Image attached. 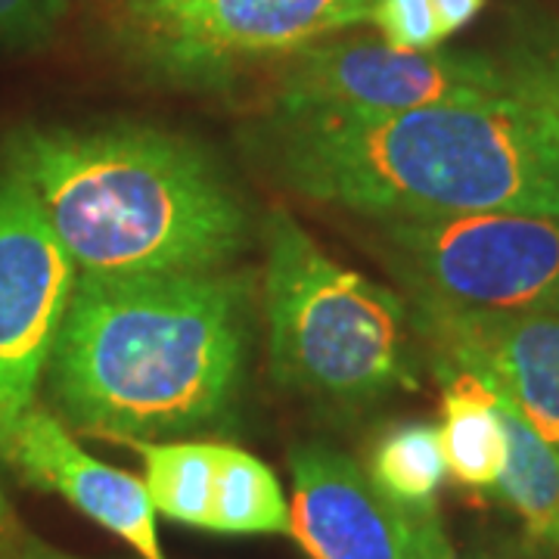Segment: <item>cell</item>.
I'll list each match as a JSON object with an SVG mask.
<instances>
[{
  "label": "cell",
  "mask_w": 559,
  "mask_h": 559,
  "mask_svg": "<svg viewBox=\"0 0 559 559\" xmlns=\"http://www.w3.org/2000/svg\"><path fill=\"white\" fill-rule=\"evenodd\" d=\"M500 94H510V79L485 60L399 50L385 40H333L286 53L271 91V116L382 119Z\"/></svg>",
  "instance_id": "cell-6"
},
{
  "label": "cell",
  "mask_w": 559,
  "mask_h": 559,
  "mask_svg": "<svg viewBox=\"0 0 559 559\" xmlns=\"http://www.w3.org/2000/svg\"><path fill=\"white\" fill-rule=\"evenodd\" d=\"M444 476L448 463L439 429L429 423L392 426L382 432L370 457V479L399 510L436 507Z\"/></svg>",
  "instance_id": "cell-16"
},
{
  "label": "cell",
  "mask_w": 559,
  "mask_h": 559,
  "mask_svg": "<svg viewBox=\"0 0 559 559\" xmlns=\"http://www.w3.org/2000/svg\"><path fill=\"white\" fill-rule=\"evenodd\" d=\"M62 13L66 0H0V47H38L57 32Z\"/></svg>",
  "instance_id": "cell-18"
},
{
  "label": "cell",
  "mask_w": 559,
  "mask_h": 559,
  "mask_svg": "<svg viewBox=\"0 0 559 559\" xmlns=\"http://www.w3.org/2000/svg\"><path fill=\"white\" fill-rule=\"evenodd\" d=\"M507 79H510V87L516 94H522L525 100L535 103L540 112L550 119V124H554V131H557L559 138V62H516L507 72Z\"/></svg>",
  "instance_id": "cell-19"
},
{
  "label": "cell",
  "mask_w": 559,
  "mask_h": 559,
  "mask_svg": "<svg viewBox=\"0 0 559 559\" xmlns=\"http://www.w3.org/2000/svg\"><path fill=\"white\" fill-rule=\"evenodd\" d=\"M25 538H28V532L20 525L13 507H10V500H7L3 488H0V559L20 557Z\"/></svg>",
  "instance_id": "cell-22"
},
{
  "label": "cell",
  "mask_w": 559,
  "mask_h": 559,
  "mask_svg": "<svg viewBox=\"0 0 559 559\" xmlns=\"http://www.w3.org/2000/svg\"><path fill=\"white\" fill-rule=\"evenodd\" d=\"M370 22L380 28L385 44L399 50H436L444 40L432 0H377Z\"/></svg>",
  "instance_id": "cell-17"
},
{
  "label": "cell",
  "mask_w": 559,
  "mask_h": 559,
  "mask_svg": "<svg viewBox=\"0 0 559 559\" xmlns=\"http://www.w3.org/2000/svg\"><path fill=\"white\" fill-rule=\"evenodd\" d=\"M261 296L271 373L283 389L336 404L417 389L404 299L330 259L286 212L264 224Z\"/></svg>",
  "instance_id": "cell-4"
},
{
  "label": "cell",
  "mask_w": 559,
  "mask_h": 559,
  "mask_svg": "<svg viewBox=\"0 0 559 559\" xmlns=\"http://www.w3.org/2000/svg\"><path fill=\"white\" fill-rule=\"evenodd\" d=\"M439 377L444 382L439 439L448 473L463 488L488 491L498 485L507 463V432L498 395L469 370L439 364Z\"/></svg>",
  "instance_id": "cell-12"
},
{
  "label": "cell",
  "mask_w": 559,
  "mask_h": 559,
  "mask_svg": "<svg viewBox=\"0 0 559 559\" xmlns=\"http://www.w3.org/2000/svg\"><path fill=\"white\" fill-rule=\"evenodd\" d=\"M289 535L311 559H404V516L348 454L318 441L289 451Z\"/></svg>",
  "instance_id": "cell-11"
},
{
  "label": "cell",
  "mask_w": 559,
  "mask_h": 559,
  "mask_svg": "<svg viewBox=\"0 0 559 559\" xmlns=\"http://www.w3.org/2000/svg\"><path fill=\"white\" fill-rule=\"evenodd\" d=\"M498 407L507 432V463L495 491L513 507L528 540L559 559V454L510 401L498 395Z\"/></svg>",
  "instance_id": "cell-13"
},
{
  "label": "cell",
  "mask_w": 559,
  "mask_h": 559,
  "mask_svg": "<svg viewBox=\"0 0 559 559\" xmlns=\"http://www.w3.org/2000/svg\"><path fill=\"white\" fill-rule=\"evenodd\" d=\"M16 559H79L72 557V554H62V550H57V547H50V544H44V540L38 538H25V544H22L20 557Z\"/></svg>",
  "instance_id": "cell-24"
},
{
  "label": "cell",
  "mask_w": 559,
  "mask_h": 559,
  "mask_svg": "<svg viewBox=\"0 0 559 559\" xmlns=\"http://www.w3.org/2000/svg\"><path fill=\"white\" fill-rule=\"evenodd\" d=\"M138 50L162 72L212 81L370 20L377 0H124Z\"/></svg>",
  "instance_id": "cell-7"
},
{
  "label": "cell",
  "mask_w": 559,
  "mask_h": 559,
  "mask_svg": "<svg viewBox=\"0 0 559 559\" xmlns=\"http://www.w3.org/2000/svg\"><path fill=\"white\" fill-rule=\"evenodd\" d=\"M411 301L469 314L559 311L557 212H473L380 221Z\"/></svg>",
  "instance_id": "cell-5"
},
{
  "label": "cell",
  "mask_w": 559,
  "mask_h": 559,
  "mask_svg": "<svg viewBox=\"0 0 559 559\" xmlns=\"http://www.w3.org/2000/svg\"><path fill=\"white\" fill-rule=\"evenodd\" d=\"M246 143L289 193L367 218L559 215L557 131L513 87L500 97L439 103L382 119L267 112Z\"/></svg>",
  "instance_id": "cell-1"
},
{
  "label": "cell",
  "mask_w": 559,
  "mask_h": 559,
  "mask_svg": "<svg viewBox=\"0 0 559 559\" xmlns=\"http://www.w3.org/2000/svg\"><path fill=\"white\" fill-rule=\"evenodd\" d=\"M407 318L441 367L488 382L559 454V311L469 314L411 301Z\"/></svg>",
  "instance_id": "cell-9"
},
{
  "label": "cell",
  "mask_w": 559,
  "mask_h": 559,
  "mask_svg": "<svg viewBox=\"0 0 559 559\" xmlns=\"http://www.w3.org/2000/svg\"><path fill=\"white\" fill-rule=\"evenodd\" d=\"M119 444L131 448L143 460V481L156 513L180 525L209 532L218 444L153 439H121Z\"/></svg>",
  "instance_id": "cell-14"
},
{
  "label": "cell",
  "mask_w": 559,
  "mask_h": 559,
  "mask_svg": "<svg viewBox=\"0 0 559 559\" xmlns=\"http://www.w3.org/2000/svg\"><path fill=\"white\" fill-rule=\"evenodd\" d=\"M3 171L38 202L79 274L224 271L249 242L246 202L193 140L146 124H32Z\"/></svg>",
  "instance_id": "cell-2"
},
{
  "label": "cell",
  "mask_w": 559,
  "mask_h": 559,
  "mask_svg": "<svg viewBox=\"0 0 559 559\" xmlns=\"http://www.w3.org/2000/svg\"><path fill=\"white\" fill-rule=\"evenodd\" d=\"M246 299L227 271L79 274L47 364L62 419L109 441L215 423L240 385Z\"/></svg>",
  "instance_id": "cell-3"
},
{
  "label": "cell",
  "mask_w": 559,
  "mask_h": 559,
  "mask_svg": "<svg viewBox=\"0 0 559 559\" xmlns=\"http://www.w3.org/2000/svg\"><path fill=\"white\" fill-rule=\"evenodd\" d=\"M469 559H557V557H550L547 550H540V547H535V544L528 540V547H481V550H476Z\"/></svg>",
  "instance_id": "cell-23"
},
{
  "label": "cell",
  "mask_w": 559,
  "mask_h": 559,
  "mask_svg": "<svg viewBox=\"0 0 559 559\" xmlns=\"http://www.w3.org/2000/svg\"><path fill=\"white\" fill-rule=\"evenodd\" d=\"M432 7H436L444 38H451L454 32H460L463 25H469L479 16L485 0H432Z\"/></svg>",
  "instance_id": "cell-21"
},
{
  "label": "cell",
  "mask_w": 559,
  "mask_h": 559,
  "mask_svg": "<svg viewBox=\"0 0 559 559\" xmlns=\"http://www.w3.org/2000/svg\"><path fill=\"white\" fill-rule=\"evenodd\" d=\"M404 516V559H457L436 507L401 510Z\"/></svg>",
  "instance_id": "cell-20"
},
{
  "label": "cell",
  "mask_w": 559,
  "mask_h": 559,
  "mask_svg": "<svg viewBox=\"0 0 559 559\" xmlns=\"http://www.w3.org/2000/svg\"><path fill=\"white\" fill-rule=\"evenodd\" d=\"M0 460L25 485L60 495L81 516L112 532L140 559H165L146 481L87 454L53 414L25 411L0 444Z\"/></svg>",
  "instance_id": "cell-10"
},
{
  "label": "cell",
  "mask_w": 559,
  "mask_h": 559,
  "mask_svg": "<svg viewBox=\"0 0 559 559\" xmlns=\"http://www.w3.org/2000/svg\"><path fill=\"white\" fill-rule=\"evenodd\" d=\"M209 532L218 535H289V503L264 460L234 444L215 448V491Z\"/></svg>",
  "instance_id": "cell-15"
},
{
  "label": "cell",
  "mask_w": 559,
  "mask_h": 559,
  "mask_svg": "<svg viewBox=\"0 0 559 559\" xmlns=\"http://www.w3.org/2000/svg\"><path fill=\"white\" fill-rule=\"evenodd\" d=\"M75 283L79 267L38 202L0 171V444L35 407Z\"/></svg>",
  "instance_id": "cell-8"
}]
</instances>
